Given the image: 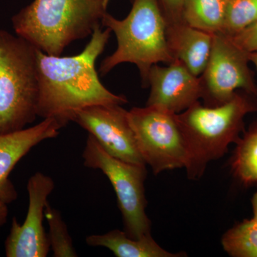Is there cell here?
<instances>
[{"mask_svg":"<svg viewBox=\"0 0 257 257\" xmlns=\"http://www.w3.org/2000/svg\"><path fill=\"white\" fill-rule=\"evenodd\" d=\"M111 33L109 28L102 30L99 27L82 52L70 57L47 55L37 49V116L57 120L63 128L76 112L88 106L127 102L124 96L108 90L96 72V60Z\"/></svg>","mask_w":257,"mask_h":257,"instance_id":"6da1fadb","label":"cell"},{"mask_svg":"<svg viewBox=\"0 0 257 257\" xmlns=\"http://www.w3.org/2000/svg\"><path fill=\"white\" fill-rule=\"evenodd\" d=\"M109 0H34L12 18L15 33L47 55L60 56L71 43L101 27Z\"/></svg>","mask_w":257,"mask_h":257,"instance_id":"7a4b0ae2","label":"cell"},{"mask_svg":"<svg viewBox=\"0 0 257 257\" xmlns=\"http://www.w3.org/2000/svg\"><path fill=\"white\" fill-rule=\"evenodd\" d=\"M254 94L237 92L221 105H202L197 101L177 120L188 147L187 170L189 179L204 175L208 164L224 156L231 144H236L243 130L245 116L257 111Z\"/></svg>","mask_w":257,"mask_h":257,"instance_id":"3957f363","label":"cell"},{"mask_svg":"<svg viewBox=\"0 0 257 257\" xmlns=\"http://www.w3.org/2000/svg\"><path fill=\"white\" fill-rule=\"evenodd\" d=\"M101 25L114 32L117 47L101 62L99 72L106 75L122 63L135 64L144 87L148 86L150 69L160 62L170 64L171 55L167 40V23L158 0H133L127 16L117 20L106 13Z\"/></svg>","mask_w":257,"mask_h":257,"instance_id":"277c9868","label":"cell"},{"mask_svg":"<svg viewBox=\"0 0 257 257\" xmlns=\"http://www.w3.org/2000/svg\"><path fill=\"white\" fill-rule=\"evenodd\" d=\"M36 47L0 29V135L15 133L37 116Z\"/></svg>","mask_w":257,"mask_h":257,"instance_id":"5b68a950","label":"cell"},{"mask_svg":"<svg viewBox=\"0 0 257 257\" xmlns=\"http://www.w3.org/2000/svg\"><path fill=\"white\" fill-rule=\"evenodd\" d=\"M82 159L86 167L101 170L109 179L117 198L125 233L136 239L151 234V221L145 211L146 165L114 158L106 153L90 135L86 142Z\"/></svg>","mask_w":257,"mask_h":257,"instance_id":"8992f818","label":"cell"},{"mask_svg":"<svg viewBox=\"0 0 257 257\" xmlns=\"http://www.w3.org/2000/svg\"><path fill=\"white\" fill-rule=\"evenodd\" d=\"M128 119L139 151L155 175L186 169L189 150L177 114L156 106H145L128 111Z\"/></svg>","mask_w":257,"mask_h":257,"instance_id":"52a82bcc","label":"cell"},{"mask_svg":"<svg viewBox=\"0 0 257 257\" xmlns=\"http://www.w3.org/2000/svg\"><path fill=\"white\" fill-rule=\"evenodd\" d=\"M248 62V53L235 45L229 36L221 32L214 34L210 57L199 77L204 105H221L239 89L257 95Z\"/></svg>","mask_w":257,"mask_h":257,"instance_id":"ba28073f","label":"cell"},{"mask_svg":"<svg viewBox=\"0 0 257 257\" xmlns=\"http://www.w3.org/2000/svg\"><path fill=\"white\" fill-rule=\"evenodd\" d=\"M72 121L92 135L111 156L128 163L147 165L139 151L128 111L121 105L88 106L76 112Z\"/></svg>","mask_w":257,"mask_h":257,"instance_id":"9c48e42d","label":"cell"},{"mask_svg":"<svg viewBox=\"0 0 257 257\" xmlns=\"http://www.w3.org/2000/svg\"><path fill=\"white\" fill-rule=\"evenodd\" d=\"M55 182L49 176L37 172L28 182L29 207L26 219L20 224L14 217L5 240L8 257H46L50 250L48 234L43 226L45 208Z\"/></svg>","mask_w":257,"mask_h":257,"instance_id":"30bf717a","label":"cell"},{"mask_svg":"<svg viewBox=\"0 0 257 257\" xmlns=\"http://www.w3.org/2000/svg\"><path fill=\"white\" fill-rule=\"evenodd\" d=\"M150 94L146 106L180 114L202 97L200 77L175 60L166 67L155 64L148 75Z\"/></svg>","mask_w":257,"mask_h":257,"instance_id":"8fae6325","label":"cell"},{"mask_svg":"<svg viewBox=\"0 0 257 257\" xmlns=\"http://www.w3.org/2000/svg\"><path fill=\"white\" fill-rule=\"evenodd\" d=\"M62 128L57 120L47 118L34 126L0 135V201L8 204L18 194L9 177L12 171L33 147L45 140L57 138Z\"/></svg>","mask_w":257,"mask_h":257,"instance_id":"7c38bea8","label":"cell"},{"mask_svg":"<svg viewBox=\"0 0 257 257\" xmlns=\"http://www.w3.org/2000/svg\"><path fill=\"white\" fill-rule=\"evenodd\" d=\"M214 34L189 26L187 23L169 24L167 40L171 55L194 75L200 77L207 67Z\"/></svg>","mask_w":257,"mask_h":257,"instance_id":"4fadbf2b","label":"cell"},{"mask_svg":"<svg viewBox=\"0 0 257 257\" xmlns=\"http://www.w3.org/2000/svg\"><path fill=\"white\" fill-rule=\"evenodd\" d=\"M89 246H102L110 250L117 257H181L184 252L172 253L161 247L152 234L141 239L130 237L125 231L111 230L104 234H93L86 238Z\"/></svg>","mask_w":257,"mask_h":257,"instance_id":"5bb4252c","label":"cell"},{"mask_svg":"<svg viewBox=\"0 0 257 257\" xmlns=\"http://www.w3.org/2000/svg\"><path fill=\"white\" fill-rule=\"evenodd\" d=\"M227 0H184L182 19L193 28L216 34L222 32Z\"/></svg>","mask_w":257,"mask_h":257,"instance_id":"9a60e30c","label":"cell"},{"mask_svg":"<svg viewBox=\"0 0 257 257\" xmlns=\"http://www.w3.org/2000/svg\"><path fill=\"white\" fill-rule=\"evenodd\" d=\"M231 160L235 178L245 187L257 185V124L236 143Z\"/></svg>","mask_w":257,"mask_h":257,"instance_id":"2e32d148","label":"cell"},{"mask_svg":"<svg viewBox=\"0 0 257 257\" xmlns=\"http://www.w3.org/2000/svg\"><path fill=\"white\" fill-rule=\"evenodd\" d=\"M223 248L233 257H257V221L244 219L228 230L221 239Z\"/></svg>","mask_w":257,"mask_h":257,"instance_id":"e0dca14e","label":"cell"},{"mask_svg":"<svg viewBox=\"0 0 257 257\" xmlns=\"http://www.w3.org/2000/svg\"><path fill=\"white\" fill-rule=\"evenodd\" d=\"M45 218L49 225L48 239L50 248L55 257L78 256L74 247L73 241L69 234L68 227L64 222L60 211L47 204Z\"/></svg>","mask_w":257,"mask_h":257,"instance_id":"ac0fdd59","label":"cell"},{"mask_svg":"<svg viewBox=\"0 0 257 257\" xmlns=\"http://www.w3.org/2000/svg\"><path fill=\"white\" fill-rule=\"evenodd\" d=\"M257 22V0H227L221 33L232 36Z\"/></svg>","mask_w":257,"mask_h":257,"instance_id":"d6986e66","label":"cell"},{"mask_svg":"<svg viewBox=\"0 0 257 257\" xmlns=\"http://www.w3.org/2000/svg\"><path fill=\"white\" fill-rule=\"evenodd\" d=\"M229 37L235 45L244 52L247 53L257 52V22Z\"/></svg>","mask_w":257,"mask_h":257,"instance_id":"ffe728a7","label":"cell"},{"mask_svg":"<svg viewBox=\"0 0 257 257\" xmlns=\"http://www.w3.org/2000/svg\"><path fill=\"white\" fill-rule=\"evenodd\" d=\"M184 0H158L167 25L182 23V8Z\"/></svg>","mask_w":257,"mask_h":257,"instance_id":"44dd1931","label":"cell"},{"mask_svg":"<svg viewBox=\"0 0 257 257\" xmlns=\"http://www.w3.org/2000/svg\"><path fill=\"white\" fill-rule=\"evenodd\" d=\"M8 204L0 201V226L6 224L7 220H8Z\"/></svg>","mask_w":257,"mask_h":257,"instance_id":"7402d4cb","label":"cell"},{"mask_svg":"<svg viewBox=\"0 0 257 257\" xmlns=\"http://www.w3.org/2000/svg\"><path fill=\"white\" fill-rule=\"evenodd\" d=\"M251 206H252L253 219L257 221V192L253 194L251 199Z\"/></svg>","mask_w":257,"mask_h":257,"instance_id":"603a6c76","label":"cell"},{"mask_svg":"<svg viewBox=\"0 0 257 257\" xmlns=\"http://www.w3.org/2000/svg\"><path fill=\"white\" fill-rule=\"evenodd\" d=\"M248 60H249L250 62H251L254 65L257 71V52L248 53Z\"/></svg>","mask_w":257,"mask_h":257,"instance_id":"cb8c5ba5","label":"cell"}]
</instances>
